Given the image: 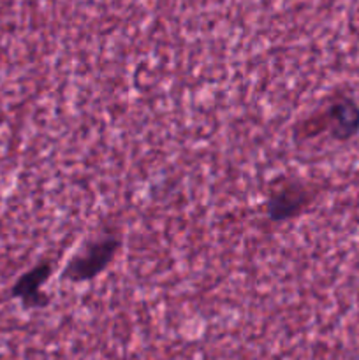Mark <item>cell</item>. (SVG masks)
<instances>
[{
	"label": "cell",
	"mask_w": 359,
	"mask_h": 360,
	"mask_svg": "<svg viewBox=\"0 0 359 360\" xmlns=\"http://www.w3.org/2000/svg\"><path fill=\"white\" fill-rule=\"evenodd\" d=\"M122 248V238L113 232H104L92 238L80 246L76 253L67 260L62 278L73 285L90 283L109 269Z\"/></svg>",
	"instance_id": "2"
},
{
	"label": "cell",
	"mask_w": 359,
	"mask_h": 360,
	"mask_svg": "<svg viewBox=\"0 0 359 360\" xmlns=\"http://www.w3.org/2000/svg\"><path fill=\"white\" fill-rule=\"evenodd\" d=\"M53 274V262L49 259L41 260L30 269L20 274L11 287V297L21 302L25 309H44L48 308L51 297L44 292L49 278Z\"/></svg>",
	"instance_id": "4"
},
{
	"label": "cell",
	"mask_w": 359,
	"mask_h": 360,
	"mask_svg": "<svg viewBox=\"0 0 359 360\" xmlns=\"http://www.w3.org/2000/svg\"><path fill=\"white\" fill-rule=\"evenodd\" d=\"M359 134V104L351 95H334L322 108L298 120L292 136L298 143L327 136L334 143H348Z\"/></svg>",
	"instance_id": "1"
},
{
	"label": "cell",
	"mask_w": 359,
	"mask_h": 360,
	"mask_svg": "<svg viewBox=\"0 0 359 360\" xmlns=\"http://www.w3.org/2000/svg\"><path fill=\"white\" fill-rule=\"evenodd\" d=\"M317 195H319V190L305 179L277 176L267 185L266 200H264L267 220L273 224L296 220L313 206Z\"/></svg>",
	"instance_id": "3"
}]
</instances>
